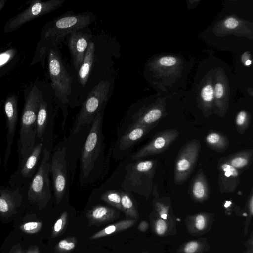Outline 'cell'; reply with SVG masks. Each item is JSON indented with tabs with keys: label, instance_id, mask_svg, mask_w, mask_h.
Returning <instances> with one entry per match:
<instances>
[{
	"label": "cell",
	"instance_id": "obj_36",
	"mask_svg": "<svg viewBox=\"0 0 253 253\" xmlns=\"http://www.w3.org/2000/svg\"><path fill=\"white\" fill-rule=\"evenodd\" d=\"M240 25L239 21L234 17H230L226 19L223 22L224 26L227 29L232 30L236 28Z\"/></svg>",
	"mask_w": 253,
	"mask_h": 253
},
{
	"label": "cell",
	"instance_id": "obj_40",
	"mask_svg": "<svg viewBox=\"0 0 253 253\" xmlns=\"http://www.w3.org/2000/svg\"><path fill=\"white\" fill-rule=\"evenodd\" d=\"M9 253H24L20 244H17L11 248Z\"/></svg>",
	"mask_w": 253,
	"mask_h": 253
},
{
	"label": "cell",
	"instance_id": "obj_32",
	"mask_svg": "<svg viewBox=\"0 0 253 253\" xmlns=\"http://www.w3.org/2000/svg\"><path fill=\"white\" fill-rule=\"evenodd\" d=\"M68 213L66 211L63 212L55 223L52 232V237L54 238L59 235L64 229L67 223Z\"/></svg>",
	"mask_w": 253,
	"mask_h": 253
},
{
	"label": "cell",
	"instance_id": "obj_16",
	"mask_svg": "<svg viewBox=\"0 0 253 253\" xmlns=\"http://www.w3.org/2000/svg\"><path fill=\"white\" fill-rule=\"evenodd\" d=\"M215 81L213 109L215 114L223 117L228 108L229 91L227 80L222 72L218 71Z\"/></svg>",
	"mask_w": 253,
	"mask_h": 253
},
{
	"label": "cell",
	"instance_id": "obj_11",
	"mask_svg": "<svg viewBox=\"0 0 253 253\" xmlns=\"http://www.w3.org/2000/svg\"><path fill=\"white\" fill-rule=\"evenodd\" d=\"M179 134V131L174 129H167L157 133L148 143L132 155V159L137 161L163 153L175 141Z\"/></svg>",
	"mask_w": 253,
	"mask_h": 253
},
{
	"label": "cell",
	"instance_id": "obj_42",
	"mask_svg": "<svg viewBox=\"0 0 253 253\" xmlns=\"http://www.w3.org/2000/svg\"><path fill=\"white\" fill-rule=\"evenodd\" d=\"M26 253H40L39 248L36 246H31Z\"/></svg>",
	"mask_w": 253,
	"mask_h": 253
},
{
	"label": "cell",
	"instance_id": "obj_4",
	"mask_svg": "<svg viewBox=\"0 0 253 253\" xmlns=\"http://www.w3.org/2000/svg\"><path fill=\"white\" fill-rule=\"evenodd\" d=\"M47 58L51 88L59 102L66 104L72 92V78L66 70L57 47L50 49Z\"/></svg>",
	"mask_w": 253,
	"mask_h": 253
},
{
	"label": "cell",
	"instance_id": "obj_10",
	"mask_svg": "<svg viewBox=\"0 0 253 253\" xmlns=\"http://www.w3.org/2000/svg\"><path fill=\"white\" fill-rule=\"evenodd\" d=\"M66 147H59L52 155L50 172L52 173L54 194L56 202L62 200L66 189L67 167L66 160Z\"/></svg>",
	"mask_w": 253,
	"mask_h": 253
},
{
	"label": "cell",
	"instance_id": "obj_45",
	"mask_svg": "<svg viewBox=\"0 0 253 253\" xmlns=\"http://www.w3.org/2000/svg\"><path fill=\"white\" fill-rule=\"evenodd\" d=\"M4 100V99H2V100H0V115H1V108L2 106V105L3 104ZM1 164V155H0V169ZM0 187H1V185L0 184V189L1 188Z\"/></svg>",
	"mask_w": 253,
	"mask_h": 253
},
{
	"label": "cell",
	"instance_id": "obj_15",
	"mask_svg": "<svg viewBox=\"0 0 253 253\" xmlns=\"http://www.w3.org/2000/svg\"><path fill=\"white\" fill-rule=\"evenodd\" d=\"M217 169L220 191L221 193L234 192L240 183L241 173L231 165L219 161L217 163Z\"/></svg>",
	"mask_w": 253,
	"mask_h": 253
},
{
	"label": "cell",
	"instance_id": "obj_39",
	"mask_svg": "<svg viewBox=\"0 0 253 253\" xmlns=\"http://www.w3.org/2000/svg\"><path fill=\"white\" fill-rule=\"evenodd\" d=\"M196 227L200 230H202L205 226V217L201 214L197 216L196 218Z\"/></svg>",
	"mask_w": 253,
	"mask_h": 253
},
{
	"label": "cell",
	"instance_id": "obj_3",
	"mask_svg": "<svg viewBox=\"0 0 253 253\" xmlns=\"http://www.w3.org/2000/svg\"><path fill=\"white\" fill-rule=\"evenodd\" d=\"M157 160H137L126 167L122 184L125 192H134L148 197L153 190Z\"/></svg>",
	"mask_w": 253,
	"mask_h": 253
},
{
	"label": "cell",
	"instance_id": "obj_1",
	"mask_svg": "<svg viewBox=\"0 0 253 253\" xmlns=\"http://www.w3.org/2000/svg\"><path fill=\"white\" fill-rule=\"evenodd\" d=\"M95 16L90 12L65 14L47 22L42 28L40 38L30 66L40 62L43 68L50 48L57 47L66 36L90 24Z\"/></svg>",
	"mask_w": 253,
	"mask_h": 253
},
{
	"label": "cell",
	"instance_id": "obj_9",
	"mask_svg": "<svg viewBox=\"0 0 253 253\" xmlns=\"http://www.w3.org/2000/svg\"><path fill=\"white\" fill-rule=\"evenodd\" d=\"M201 146L196 139L186 142L177 154L173 172L174 182L180 185L187 180L193 173L200 153Z\"/></svg>",
	"mask_w": 253,
	"mask_h": 253
},
{
	"label": "cell",
	"instance_id": "obj_17",
	"mask_svg": "<svg viewBox=\"0 0 253 253\" xmlns=\"http://www.w3.org/2000/svg\"><path fill=\"white\" fill-rule=\"evenodd\" d=\"M22 202V195L19 188L13 190L0 189V214L8 216L14 213Z\"/></svg>",
	"mask_w": 253,
	"mask_h": 253
},
{
	"label": "cell",
	"instance_id": "obj_33",
	"mask_svg": "<svg viewBox=\"0 0 253 253\" xmlns=\"http://www.w3.org/2000/svg\"><path fill=\"white\" fill-rule=\"evenodd\" d=\"M177 64V60L173 56H164L159 58L155 62L150 64L151 67H172Z\"/></svg>",
	"mask_w": 253,
	"mask_h": 253
},
{
	"label": "cell",
	"instance_id": "obj_12",
	"mask_svg": "<svg viewBox=\"0 0 253 253\" xmlns=\"http://www.w3.org/2000/svg\"><path fill=\"white\" fill-rule=\"evenodd\" d=\"M18 97L15 93H12L7 95L3 103V110L6 117L7 134L6 147L4 159V169H6L9 160L12 146L13 143L14 137L16 129L18 120Z\"/></svg>",
	"mask_w": 253,
	"mask_h": 253
},
{
	"label": "cell",
	"instance_id": "obj_20",
	"mask_svg": "<svg viewBox=\"0 0 253 253\" xmlns=\"http://www.w3.org/2000/svg\"><path fill=\"white\" fill-rule=\"evenodd\" d=\"M210 190L207 177L200 168L191 180L188 193L193 199L202 201L209 197Z\"/></svg>",
	"mask_w": 253,
	"mask_h": 253
},
{
	"label": "cell",
	"instance_id": "obj_37",
	"mask_svg": "<svg viewBox=\"0 0 253 253\" xmlns=\"http://www.w3.org/2000/svg\"><path fill=\"white\" fill-rule=\"evenodd\" d=\"M167 229V224L162 219H159L156 223L155 229L159 235L163 234Z\"/></svg>",
	"mask_w": 253,
	"mask_h": 253
},
{
	"label": "cell",
	"instance_id": "obj_35",
	"mask_svg": "<svg viewBox=\"0 0 253 253\" xmlns=\"http://www.w3.org/2000/svg\"><path fill=\"white\" fill-rule=\"evenodd\" d=\"M42 225L41 222L32 221L22 224L20 229L26 233L33 234L38 232L41 229Z\"/></svg>",
	"mask_w": 253,
	"mask_h": 253
},
{
	"label": "cell",
	"instance_id": "obj_7",
	"mask_svg": "<svg viewBox=\"0 0 253 253\" xmlns=\"http://www.w3.org/2000/svg\"><path fill=\"white\" fill-rule=\"evenodd\" d=\"M50 153L45 148L38 171L33 178L28 191V199L37 204L40 209L43 208L51 198L49 173Z\"/></svg>",
	"mask_w": 253,
	"mask_h": 253
},
{
	"label": "cell",
	"instance_id": "obj_22",
	"mask_svg": "<svg viewBox=\"0 0 253 253\" xmlns=\"http://www.w3.org/2000/svg\"><path fill=\"white\" fill-rule=\"evenodd\" d=\"M118 211L104 205H96L87 213L89 221L93 223H103L111 221L117 218Z\"/></svg>",
	"mask_w": 253,
	"mask_h": 253
},
{
	"label": "cell",
	"instance_id": "obj_19",
	"mask_svg": "<svg viewBox=\"0 0 253 253\" xmlns=\"http://www.w3.org/2000/svg\"><path fill=\"white\" fill-rule=\"evenodd\" d=\"M154 127L140 125H129L119 141L121 150L129 148L147 134Z\"/></svg>",
	"mask_w": 253,
	"mask_h": 253
},
{
	"label": "cell",
	"instance_id": "obj_18",
	"mask_svg": "<svg viewBox=\"0 0 253 253\" xmlns=\"http://www.w3.org/2000/svg\"><path fill=\"white\" fill-rule=\"evenodd\" d=\"M20 51L14 46L0 49V78L8 75L20 64L22 58Z\"/></svg>",
	"mask_w": 253,
	"mask_h": 253
},
{
	"label": "cell",
	"instance_id": "obj_8",
	"mask_svg": "<svg viewBox=\"0 0 253 253\" xmlns=\"http://www.w3.org/2000/svg\"><path fill=\"white\" fill-rule=\"evenodd\" d=\"M29 2L27 8L7 20L3 27L5 33L16 30L30 21L55 10L63 4L65 0H33Z\"/></svg>",
	"mask_w": 253,
	"mask_h": 253
},
{
	"label": "cell",
	"instance_id": "obj_44",
	"mask_svg": "<svg viewBox=\"0 0 253 253\" xmlns=\"http://www.w3.org/2000/svg\"><path fill=\"white\" fill-rule=\"evenodd\" d=\"M7 0H0V13L4 8Z\"/></svg>",
	"mask_w": 253,
	"mask_h": 253
},
{
	"label": "cell",
	"instance_id": "obj_25",
	"mask_svg": "<svg viewBox=\"0 0 253 253\" xmlns=\"http://www.w3.org/2000/svg\"><path fill=\"white\" fill-rule=\"evenodd\" d=\"M204 141L210 149L218 153L224 152L230 145L227 137L215 130H210L205 136Z\"/></svg>",
	"mask_w": 253,
	"mask_h": 253
},
{
	"label": "cell",
	"instance_id": "obj_21",
	"mask_svg": "<svg viewBox=\"0 0 253 253\" xmlns=\"http://www.w3.org/2000/svg\"><path fill=\"white\" fill-rule=\"evenodd\" d=\"M218 161L231 165L241 173L252 165L253 162V150L247 149L240 151L221 158Z\"/></svg>",
	"mask_w": 253,
	"mask_h": 253
},
{
	"label": "cell",
	"instance_id": "obj_13",
	"mask_svg": "<svg viewBox=\"0 0 253 253\" xmlns=\"http://www.w3.org/2000/svg\"><path fill=\"white\" fill-rule=\"evenodd\" d=\"M165 106L160 102H156L148 106H144L132 116L129 125H140L155 127L165 116Z\"/></svg>",
	"mask_w": 253,
	"mask_h": 253
},
{
	"label": "cell",
	"instance_id": "obj_29",
	"mask_svg": "<svg viewBox=\"0 0 253 253\" xmlns=\"http://www.w3.org/2000/svg\"><path fill=\"white\" fill-rule=\"evenodd\" d=\"M121 196L122 210L127 215L136 218L137 213L134 204L129 194L126 192L120 191Z\"/></svg>",
	"mask_w": 253,
	"mask_h": 253
},
{
	"label": "cell",
	"instance_id": "obj_6",
	"mask_svg": "<svg viewBox=\"0 0 253 253\" xmlns=\"http://www.w3.org/2000/svg\"><path fill=\"white\" fill-rule=\"evenodd\" d=\"M104 107L96 114L81 153V170L87 177L94 167L101 149L103 135L102 126Z\"/></svg>",
	"mask_w": 253,
	"mask_h": 253
},
{
	"label": "cell",
	"instance_id": "obj_28",
	"mask_svg": "<svg viewBox=\"0 0 253 253\" xmlns=\"http://www.w3.org/2000/svg\"><path fill=\"white\" fill-rule=\"evenodd\" d=\"M134 223V220L130 219L120 221L106 227L98 232L95 233L90 238V239H96L126 230L133 226Z\"/></svg>",
	"mask_w": 253,
	"mask_h": 253
},
{
	"label": "cell",
	"instance_id": "obj_14",
	"mask_svg": "<svg viewBox=\"0 0 253 253\" xmlns=\"http://www.w3.org/2000/svg\"><path fill=\"white\" fill-rule=\"evenodd\" d=\"M91 34L76 31L70 34L68 47L75 69L78 71L87 50Z\"/></svg>",
	"mask_w": 253,
	"mask_h": 253
},
{
	"label": "cell",
	"instance_id": "obj_34",
	"mask_svg": "<svg viewBox=\"0 0 253 253\" xmlns=\"http://www.w3.org/2000/svg\"><path fill=\"white\" fill-rule=\"evenodd\" d=\"M76 244V241L74 238H68L60 240L57 245L56 249L62 252H69L75 248Z\"/></svg>",
	"mask_w": 253,
	"mask_h": 253
},
{
	"label": "cell",
	"instance_id": "obj_27",
	"mask_svg": "<svg viewBox=\"0 0 253 253\" xmlns=\"http://www.w3.org/2000/svg\"><path fill=\"white\" fill-rule=\"evenodd\" d=\"M210 81L201 89L199 108L204 116L208 117L212 112L214 104V88Z\"/></svg>",
	"mask_w": 253,
	"mask_h": 253
},
{
	"label": "cell",
	"instance_id": "obj_43",
	"mask_svg": "<svg viewBox=\"0 0 253 253\" xmlns=\"http://www.w3.org/2000/svg\"><path fill=\"white\" fill-rule=\"evenodd\" d=\"M241 60L242 62L244 64L246 62L251 60L250 55L248 53V52H245L242 55L241 57Z\"/></svg>",
	"mask_w": 253,
	"mask_h": 253
},
{
	"label": "cell",
	"instance_id": "obj_5",
	"mask_svg": "<svg viewBox=\"0 0 253 253\" xmlns=\"http://www.w3.org/2000/svg\"><path fill=\"white\" fill-rule=\"evenodd\" d=\"M110 86L108 81L102 80L89 93L77 115L72 129L73 134L78 133L84 125L90 124L104 106L108 100Z\"/></svg>",
	"mask_w": 253,
	"mask_h": 253
},
{
	"label": "cell",
	"instance_id": "obj_2",
	"mask_svg": "<svg viewBox=\"0 0 253 253\" xmlns=\"http://www.w3.org/2000/svg\"><path fill=\"white\" fill-rule=\"evenodd\" d=\"M24 104L22 112L18 142L19 164L21 166L33 149L36 137V118L42 95V83L36 80L24 90Z\"/></svg>",
	"mask_w": 253,
	"mask_h": 253
},
{
	"label": "cell",
	"instance_id": "obj_30",
	"mask_svg": "<svg viewBox=\"0 0 253 253\" xmlns=\"http://www.w3.org/2000/svg\"><path fill=\"white\" fill-rule=\"evenodd\" d=\"M251 115L246 110H241L238 113L235 119L237 130L240 135L243 134L250 126Z\"/></svg>",
	"mask_w": 253,
	"mask_h": 253
},
{
	"label": "cell",
	"instance_id": "obj_23",
	"mask_svg": "<svg viewBox=\"0 0 253 253\" xmlns=\"http://www.w3.org/2000/svg\"><path fill=\"white\" fill-rule=\"evenodd\" d=\"M42 95L36 118V137L41 139L45 132L48 117V99L42 83Z\"/></svg>",
	"mask_w": 253,
	"mask_h": 253
},
{
	"label": "cell",
	"instance_id": "obj_26",
	"mask_svg": "<svg viewBox=\"0 0 253 253\" xmlns=\"http://www.w3.org/2000/svg\"><path fill=\"white\" fill-rule=\"evenodd\" d=\"M42 146V142L35 146L29 156L21 166L20 174L24 178H30L34 173Z\"/></svg>",
	"mask_w": 253,
	"mask_h": 253
},
{
	"label": "cell",
	"instance_id": "obj_38",
	"mask_svg": "<svg viewBox=\"0 0 253 253\" xmlns=\"http://www.w3.org/2000/svg\"><path fill=\"white\" fill-rule=\"evenodd\" d=\"M198 247V244L196 242H190L186 244L185 247V252L186 253H194Z\"/></svg>",
	"mask_w": 253,
	"mask_h": 253
},
{
	"label": "cell",
	"instance_id": "obj_24",
	"mask_svg": "<svg viewBox=\"0 0 253 253\" xmlns=\"http://www.w3.org/2000/svg\"><path fill=\"white\" fill-rule=\"evenodd\" d=\"M94 44L90 40L83 62L78 71L79 81L83 86L86 85L89 76L94 60Z\"/></svg>",
	"mask_w": 253,
	"mask_h": 253
},
{
	"label": "cell",
	"instance_id": "obj_41",
	"mask_svg": "<svg viewBox=\"0 0 253 253\" xmlns=\"http://www.w3.org/2000/svg\"><path fill=\"white\" fill-rule=\"evenodd\" d=\"M148 227V223L145 221H142L138 226V229L141 231H146Z\"/></svg>",
	"mask_w": 253,
	"mask_h": 253
},
{
	"label": "cell",
	"instance_id": "obj_31",
	"mask_svg": "<svg viewBox=\"0 0 253 253\" xmlns=\"http://www.w3.org/2000/svg\"><path fill=\"white\" fill-rule=\"evenodd\" d=\"M101 199L111 206L122 210L121 206V196L120 191L110 190L103 193Z\"/></svg>",
	"mask_w": 253,
	"mask_h": 253
}]
</instances>
